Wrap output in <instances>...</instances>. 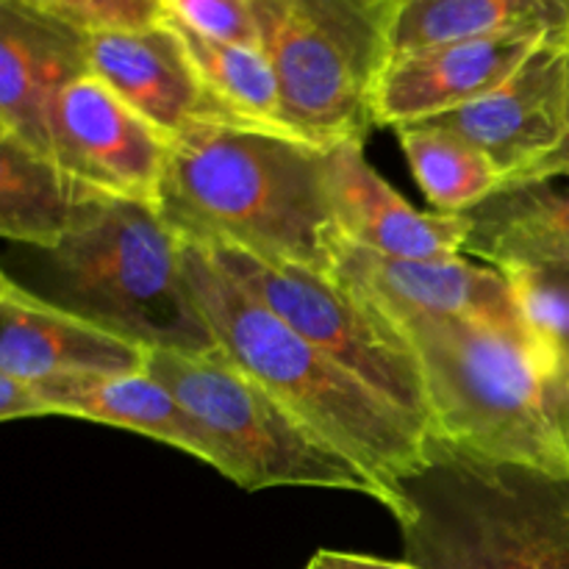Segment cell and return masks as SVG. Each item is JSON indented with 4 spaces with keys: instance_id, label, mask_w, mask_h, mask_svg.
<instances>
[{
    "instance_id": "cell-1",
    "label": "cell",
    "mask_w": 569,
    "mask_h": 569,
    "mask_svg": "<svg viewBox=\"0 0 569 569\" xmlns=\"http://www.w3.org/2000/svg\"><path fill=\"white\" fill-rule=\"evenodd\" d=\"M328 150L261 128L198 126L172 142L156 211L189 244L331 276Z\"/></svg>"
},
{
    "instance_id": "cell-2",
    "label": "cell",
    "mask_w": 569,
    "mask_h": 569,
    "mask_svg": "<svg viewBox=\"0 0 569 569\" xmlns=\"http://www.w3.org/2000/svg\"><path fill=\"white\" fill-rule=\"evenodd\" d=\"M183 276L222 353L322 442L376 478L392 495L400 531L411 526L417 509L406 481L431 465L426 428L278 320L198 244L183 242Z\"/></svg>"
},
{
    "instance_id": "cell-3",
    "label": "cell",
    "mask_w": 569,
    "mask_h": 569,
    "mask_svg": "<svg viewBox=\"0 0 569 569\" xmlns=\"http://www.w3.org/2000/svg\"><path fill=\"white\" fill-rule=\"evenodd\" d=\"M383 317L420 365L431 442L487 465L569 478L567 367L476 320Z\"/></svg>"
},
{
    "instance_id": "cell-4",
    "label": "cell",
    "mask_w": 569,
    "mask_h": 569,
    "mask_svg": "<svg viewBox=\"0 0 569 569\" xmlns=\"http://www.w3.org/2000/svg\"><path fill=\"white\" fill-rule=\"evenodd\" d=\"M50 259L64 306L100 326L150 350H220L183 276V239L150 206L109 200Z\"/></svg>"
},
{
    "instance_id": "cell-5",
    "label": "cell",
    "mask_w": 569,
    "mask_h": 569,
    "mask_svg": "<svg viewBox=\"0 0 569 569\" xmlns=\"http://www.w3.org/2000/svg\"><path fill=\"white\" fill-rule=\"evenodd\" d=\"M259 48L281 83L283 120L320 148L365 142L387 61L383 0H250Z\"/></svg>"
},
{
    "instance_id": "cell-6",
    "label": "cell",
    "mask_w": 569,
    "mask_h": 569,
    "mask_svg": "<svg viewBox=\"0 0 569 569\" xmlns=\"http://www.w3.org/2000/svg\"><path fill=\"white\" fill-rule=\"evenodd\" d=\"M148 372L203 422L226 453L228 481L237 487L248 492L276 487L342 489L378 500L395 517L392 495L376 478L322 442L222 350H150Z\"/></svg>"
},
{
    "instance_id": "cell-7",
    "label": "cell",
    "mask_w": 569,
    "mask_h": 569,
    "mask_svg": "<svg viewBox=\"0 0 569 569\" xmlns=\"http://www.w3.org/2000/svg\"><path fill=\"white\" fill-rule=\"evenodd\" d=\"M200 248V244H198ZM233 283L428 431L420 365L398 328L337 278L233 248H203ZM431 437V433H428Z\"/></svg>"
},
{
    "instance_id": "cell-8",
    "label": "cell",
    "mask_w": 569,
    "mask_h": 569,
    "mask_svg": "<svg viewBox=\"0 0 569 569\" xmlns=\"http://www.w3.org/2000/svg\"><path fill=\"white\" fill-rule=\"evenodd\" d=\"M428 472L470 517L495 569H569V478L487 465L439 442Z\"/></svg>"
},
{
    "instance_id": "cell-9",
    "label": "cell",
    "mask_w": 569,
    "mask_h": 569,
    "mask_svg": "<svg viewBox=\"0 0 569 569\" xmlns=\"http://www.w3.org/2000/svg\"><path fill=\"white\" fill-rule=\"evenodd\" d=\"M50 137L53 161L83 187L114 200L159 206L172 142L103 81L83 76L61 89Z\"/></svg>"
},
{
    "instance_id": "cell-10",
    "label": "cell",
    "mask_w": 569,
    "mask_h": 569,
    "mask_svg": "<svg viewBox=\"0 0 569 569\" xmlns=\"http://www.w3.org/2000/svg\"><path fill=\"white\" fill-rule=\"evenodd\" d=\"M331 278L381 315L461 317L531 345L503 272L492 264H476L467 256L392 259L359 248L337 231L331 239Z\"/></svg>"
},
{
    "instance_id": "cell-11",
    "label": "cell",
    "mask_w": 569,
    "mask_h": 569,
    "mask_svg": "<svg viewBox=\"0 0 569 569\" xmlns=\"http://www.w3.org/2000/svg\"><path fill=\"white\" fill-rule=\"evenodd\" d=\"M426 122L483 150L506 181L528 176L569 137V39L545 42L498 89Z\"/></svg>"
},
{
    "instance_id": "cell-12",
    "label": "cell",
    "mask_w": 569,
    "mask_h": 569,
    "mask_svg": "<svg viewBox=\"0 0 569 569\" xmlns=\"http://www.w3.org/2000/svg\"><path fill=\"white\" fill-rule=\"evenodd\" d=\"M148 345L64 303L0 281V376L28 383L148 372Z\"/></svg>"
},
{
    "instance_id": "cell-13",
    "label": "cell",
    "mask_w": 569,
    "mask_h": 569,
    "mask_svg": "<svg viewBox=\"0 0 569 569\" xmlns=\"http://www.w3.org/2000/svg\"><path fill=\"white\" fill-rule=\"evenodd\" d=\"M545 42L561 39L515 33L387 56L372 83V120L376 126L400 128L461 109L509 81Z\"/></svg>"
},
{
    "instance_id": "cell-14",
    "label": "cell",
    "mask_w": 569,
    "mask_h": 569,
    "mask_svg": "<svg viewBox=\"0 0 569 569\" xmlns=\"http://www.w3.org/2000/svg\"><path fill=\"white\" fill-rule=\"evenodd\" d=\"M87 61L89 76L103 81L170 142L198 126H239L200 81L167 20L137 31L89 33Z\"/></svg>"
},
{
    "instance_id": "cell-15",
    "label": "cell",
    "mask_w": 569,
    "mask_h": 569,
    "mask_svg": "<svg viewBox=\"0 0 569 569\" xmlns=\"http://www.w3.org/2000/svg\"><path fill=\"white\" fill-rule=\"evenodd\" d=\"M89 76L87 33L0 0V133L53 161L50 117L61 89ZM56 164V161H53Z\"/></svg>"
},
{
    "instance_id": "cell-16",
    "label": "cell",
    "mask_w": 569,
    "mask_h": 569,
    "mask_svg": "<svg viewBox=\"0 0 569 569\" xmlns=\"http://www.w3.org/2000/svg\"><path fill=\"white\" fill-rule=\"evenodd\" d=\"M328 194L339 233L359 248L392 259L465 256L470 220L411 206L365 159V142H342L328 150Z\"/></svg>"
},
{
    "instance_id": "cell-17",
    "label": "cell",
    "mask_w": 569,
    "mask_h": 569,
    "mask_svg": "<svg viewBox=\"0 0 569 569\" xmlns=\"http://www.w3.org/2000/svg\"><path fill=\"white\" fill-rule=\"evenodd\" d=\"M39 417H72L142 433L183 450L228 478V459L203 422L189 415L176 395L150 372L133 376L59 378L31 383Z\"/></svg>"
},
{
    "instance_id": "cell-18",
    "label": "cell",
    "mask_w": 569,
    "mask_h": 569,
    "mask_svg": "<svg viewBox=\"0 0 569 569\" xmlns=\"http://www.w3.org/2000/svg\"><path fill=\"white\" fill-rule=\"evenodd\" d=\"M109 200L59 164L0 133V233L53 253Z\"/></svg>"
},
{
    "instance_id": "cell-19",
    "label": "cell",
    "mask_w": 569,
    "mask_h": 569,
    "mask_svg": "<svg viewBox=\"0 0 569 569\" xmlns=\"http://www.w3.org/2000/svg\"><path fill=\"white\" fill-rule=\"evenodd\" d=\"M515 33L569 39V0H398L389 6V56Z\"/></svg>"
},
{
    "instance_id": "cell-20",
    "label": "cell",
    "mask_w": 569,
    "mask_h": 569,
    "mask_svg": "<svg viewBox=\"0 0 569 569\" xmlns=\"http://www.w3.org/2000/svg\"><path fill=\"white\" fill-rule=\"evenodd\" d=\"M465 256L503 267L545 250H569V176L506 181L481 206L467 211Z\"/></svg>"
},
{
    "instance_id": "cell-21",
    "label": "cell",
    "mask_w": 569,
    "mask_h": 569,
    "mask_svg": "<svg viewBox=\"0 0 569 569\" xmlns=\"http://www.w3.org/2000/svg\"><path fill=\"white\" fill-rule=\"evenodd\" d=\"M164 20L170 22V28L187 48L200 81L226 106V111L239 126L295 137L283 120L281 83H278V76L264 50L253 48V44L211 39L206 33L192 31L183 22L172 20V17H164Z\"/></svg>"
},
{
    "instance_id": "cell-22",
    "label": "cell",
    "mask_w": 569,
    "mask_h": 569,
    "mask_svg": "<svg viewBox=\"0 0 569 569\" xmlns=\"http://www.w3.org/2000/svg\"><path fill=\"white\" fill-rule=\"evenodd\" d=\"M395 133L411 167V176L417 178L433 211L467 214L506 183L503 172L483 150L448 128L433 122H411L395 128Z\"/></svg>"
},
{
    "instance_id": "cell-23",
    "label": "cell",
    "mask_w": 569,
    "mask_h": 569,
    "mask_svg": "<svg viewBox=\"0 0 569 569\" xmlns=\"http://www.w3.org/2000/svg\"><path fill=\"white\" fill-rule=\"evenodd\" d=\"M81 33L137 31L167 17L164 0H22Z\"/></svg>"
},
{
    "instance_id": "cell-24",
    "label": "cell",
    "mask_w": 569,
    "mask_h": 569,
    "mask_svg": "<svg viewBox=\"0 0 569 569\" xmlns=\"http://www.w3.org/2000/svg\"><path fill=\"white\" fill-rule=\"evenodd\" d=\"M167 17L211 39L259 48L250 0H164Z\"/></svg>"
},
{
    "instance_id": "cell-25",
    "label": "cell",
    "mask_w": 569,
    "mask_h": 569,
    "mask_svg": "<svg viewBox=\"0 0 569 569\" xmlns=\"http://www.w3.org/2000/svg\"><path fill=\"white\" fill-rule=\"evenodd\" d=\"M306 569H422L415 561H392L378 559V556L365 553H345V550H317L309 559Z\"/></svg>"
},
{
    "instance_id": "cell-26",
    "label": "cell",
    "mask_w": 569,
    "mask_h": 569,
    "mask_svg": "<svg viewBox=\"0 0 569 569\" xmlns=\"http://www.w3.org/2000/svg\"><path fill=\"white\" fill-rule=\"evenodd\" d=\"M550 172H561V176H569V137L561 142V148L556 150V153H550L548 159L542 161V164L537 167V170H531L528 176L522 178H531V176H550ZM517 181V178H515Z\"/></svg>"
},
{
    "instance_id": "cell-27",
    "label": "cell",
    "mask_w": 569,
    "mask_h": 569,
    "mask_svg": "<svg viewBox=\"0 0 569 569\" xmlns=\"http://www.w3.org/2000/svg\"><path fill=\"white\" fill-rule=\"evenodd\" d=\"M520 261H556V264L567 267V270H569V250H545V253L528 256V259H520ZM520 261H509V264H520ZM498 270H500V267H498Z\"/></svg>"
},
{
    "instance_id": "cell-28",
    "label": "cell",
    "mask_w": 569,
    "mask_h": 569,
    "mask_svg": "<svg viewBox=\"0 0 569 569\" xmlns=\"http://www.w3.org/2000/svg\"><path fill=\"white\" fill-rule=\"evenodd\" d=\"M392 3H398V0H389V6H392Z\"/></svg>"
},
{
    "instance_id": "cell-29",
    "label": "cell",
    "mask_w": 569,
    "mask_h": 569,
    "mask_svg": "<svg viewBox=\"0 0 569 569\" xmlns=\"http://www.w3.org/2000/svg\"><path fill=\"white\" fill-rule=\"evenodd\" d=\"M383 3H389V0H383Z\"/></svg>"
}]
</instances>
